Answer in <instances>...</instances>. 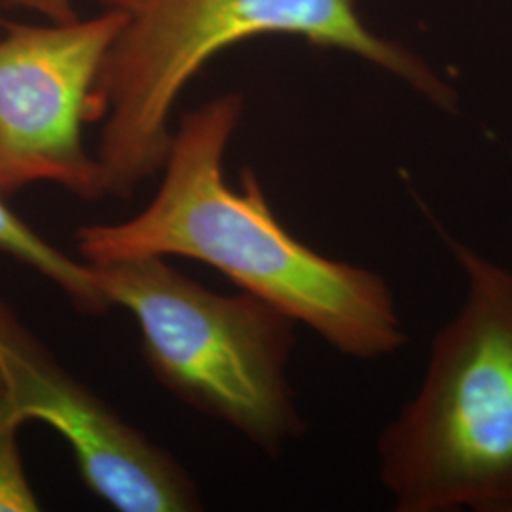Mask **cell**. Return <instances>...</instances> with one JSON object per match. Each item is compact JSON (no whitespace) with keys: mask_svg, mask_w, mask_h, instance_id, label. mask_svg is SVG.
<instances>
[{"mask_svg":"<svg viewBox=\"0 0 512 512\" xmlns=\"http://www.w3.org/2000/svg\"><path fill=\"white\" fill-rule=\"evenodd\" d=\"M243 95L224 93L186 112L173 131L158 192L120 222L80 226L88 264L183 256L207 264L353 359L393 355L408 342L389 283L365 266L321 255L275 217L253 169L239 188L224 175Z\"/></svg>","mask_w":512,"mask_h":512,"instance_id":"cell-1","label":"cell"},{"mask_svg":"<svg viewBox=\"0 0 512 512\" xmlns=\"http://www.w3.org/2000/svg\"><path fill=\"white\" fill-rule=\"evenodd\" d=\"M122 23L93 84L90 124L107 196L131 198L162 171L171 110L203 67L249 38L289 35L357 55L440 109L458 95L420 55L380 37L355 0H101Z\"/></svg>","mask_w":512,"mask_h":512,"instance_id":"cell-2","label":"cell"},{"mask_svg":"<svg viewBox=\"0 0 512 512\" xmlns=\"http://www.w3.org/2000/svg\"><path fill=\"white\" fill-rule=\"evenodd\" d=\"M465 294L378 439L395 511L499 512L512 495V270L442 234Z\"/></svg>","mask_w":512,"mask_h":512,"instance_id":"cell-3","label":"cell"},{"mask_svg":"<svg viewBox=\"0 0 512 512\" xmlns=\"http://www.w3.org/2000/svg\"><path fill=\"white\" fill-rule=\"evenodd\" d=\"M112 308L131 313L156 380L277 456L306 423L289 382L293 319L255 294H220L164 256L92 264Z\"/></svg>","mask_w":512,"mask_h":512,"instance_id":"cell-4","label":"cell"},{"mask_svg":"<svg viewBox=\"0 0 512 512\" xmlns=\"http://www.w3.org/2000/svg\"><path fill=\"white\" fill-rule=\"evenodd\" d=\"M122 18L8 25L0 38V194L54 183L97 202L107 196L97 156L84 147L93 84Z\"/></svg>","mask_w":512,"mask_h":512,"instance_id":"cell-5","label":"cell"},{"mask_svg":"<svg viewBox=\"0 0 512 512\" xmlns=\"http://www.w3.org/2000/svg\"><path fill=\"white\" fill-rule=\"evenodd\" d=\"M0 380L27 421L55 429L73 450L88 490L122 512L200 511L183 465L55 359L0 302Z\"/></svg>","mask_w":512,"mask_h":512,"instance_id":"cell-6","label":"cell"},{"mask_svg":"<svg viewBox=\"0 0 512 512\" xmlns=\"http://www.w3.org/2000/svg\"><path fill=\"white\" fill-rule=\"evenodd\" d=\"M0 194V253L16 258L48 279L65 294L74 308L88 315L109 311V298L95 281L92 264L74 260L33 230L25 220L10 209Z\"/></svg>","mask_w":512,"mask_h":512,"instance_id":"cell-7","label":"cell"},{"mask_svg":"<svg viewBox=\"0 0 512 512\" xmlns=\"http://www.w3.org/2000/svg\"><path fill=\"white\" fill-rule=\"evenodd\" d=\"M27 423L0 380V512L40 511L19 450V427Z\"/></svg>","mask_w":512,"mask_h":512,"instance_id":"cell-8","label":"cell"},{"mask_svg":"<svg viewBox=\"0 0 512 512\" xmlns=\"http://www.w3.org/2000/svg\"><path fill=\"white\" fill-rule=\"evenodd\" d=\"M2 2L37 12L52 21H71L78 18L74 0H2Z\"/></svg>","mask_w":512,"mask_h":512,"instance_id":"cell-9","label":"cell"},{"mask_svg":"<svg viewBox=\"0 0 512 512\" xmlns=\"http://www.w3.org/2000/svg\"><path fill=\"white\" fill-rule=\"evenodd\" d=\"M499 512H512V495L503 503V507L499 509Z\"/></svg>","mask_w":512,"mask_h":512,"instance_id":"cell-10","label":"cell"},{"mask_svg":"<svg viewBox=\"0 0 512 512\" xmlns=\"http://www.w3.org/2000/svg\"><path fill=\"white\" fill-rule=\"evenodd\" d=\"M0 4H2V0H0Z\"/></svg>","mask_w":512,"mask_h":512,"instance_id":"cell-11","label":"cell"}]
</instances>
